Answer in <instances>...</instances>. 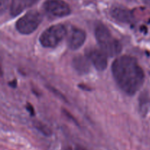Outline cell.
<instances>
[{
  "mask_svg": "<svg viewBox=\"0 0 150 150\" xmlns=\"http://www.w3.org/2000/svg\"><path fill=\"white\" fill-rule=\"evenodd\" d=\"M143 1H144V2L146 3V4H147L148 5L150 6V0H143Z\"/></svg>",
  "mask_w": 150,
  "mask_h": 150,
  "instance_id": "7c38bea8",
  "label": "cell"
},
{
  "mask_svg": "<svg viewBox=\"0 0 150 150\" xmlns=\"http://www.w3.org/2000/svg\"><path fill=\"white\" fill-rule=\"evenodd\" d=\"M42 16L36 10H31L16 22V29L23 35H29L36 30L42 21Z\"/></svg>",
  "mask_w": 150,
  "mask_h": 150,
  "instance_id": "277c9868",
  "label": "cell"
},
{
  "mask_svg": "<svg viewBox=\"0 0 150 150\" xmlns=\"http://www.w3.org/2000/svg\"><path fill=\"white\" fill-rule=\"evenodd\" d=\"M38 1L39 0H12L10 13L13 16H18Z\"/></svg>",
  "mask_w": 150,
  "mask_h": 150,
  "instance_id": "9c48e42d",
  "label": "cell"
},
{
  "mask_svg": "<svg viewBox=\"0 0 150 150\" xmlns=\"http://www.w3.org/2000/svg\"><path fill=\"white\" fill-rule=\"evenodd\" d=\"M90 62L86 57L78 55L73 58V66L74 69L80 74H86L90 69Z\"/></svg>",
  "mask_w": 150,
  "mask_h": 150,
  "instance_id": "30bf717a",
  "label": "cell"
},
{
  "mask_svg": "<svg viewBox=\"0 0 150 150\" xmlns=\"http://www.w3.org/2000/svg\"><path fill=\"white\" fill-rule=\"evenodd\" d=\"M43 8L48 15L54 17H64L71 13L69 4L62 0H46Z\"/></svg>",
  "mask_w": 150,
  "mask_h": 150,
  "instance_id": "5b68a950",
  "label": "cell"
},
{
  "mask_svg": "<svg viewBox=\"0 0 150 150\" xmlns=\"http://www.w3.org/2000/svg\"><path fill=\"white\" fill-rule=\"evenodd\" d=\"M67 33L63 24L52 25L45 29L40 37V43L45 48H54L61 43Z\"/></svg>",
  "mask_w": 150,
  "mask_h": 150,
  "instance_id": "3957f363",
  "label": "cell"
},
{
  "mask_svg": "<svg viewBox=\"0 0 150 150\" xmlns=\"http://www.w3.org/2000/svg\"><path fill=\"white\" fill-rule=\"evenodd\" d=\"M1 12H3L4 8V5L7 4V0H1Z\"/></svg>",
  "mask_w": 150,
  "mask_h": 150,
  "instance_id": "8fae6325",
  "label": "cell"
},
{
  "mask_svg": "<svg viewBox=\"0 0 150 150\" xmlns=\"http://www.w3.org/2000/svg\"><path fill=\"white\" fill-rule=\"evenodd\" d=\"M95 33L100 49L107 56L114 57L121 52V44L113 36L109 29L105 25L98 24L95 28Z\"/></svg>",
  "mask_w": 150,
  "mask_h": 150,
  "instance_id": "7a4b0ae2",
  "label": "cell"
},
{
  "mask_svg": "<svg viewBox=\"0 0 150 150\" xmlns=\"http://www.w3.org/2000/svg\"><path fill=\"white\" fill-rule=\"evenodd\" d=\"M86 32L79 28H73L67 37V45L73 50L79 49L86 41Z\"/></svg>",
  "mask_w": 150,
  "mask_h": 150,
  "instance_id": "52a82bcc",
  "label": "cell"
},
{
  "mask_svg": "<svg viewBox=\"0 0 150 150\" xmlns=\"http://www.w3.org/2000/svg\"><path fill=\"white\" fill-rule=\"evenodd\" d=\"M70 150H71V149H70ZM76 150H85V149H83L81 148V147H77V148L76 149Z\"/></svg>",
  "mask_w": 150,
  "mask_h": 150,
  "instance_id": "4fadbf2b",
  "label": "cell"
},
{
  "mask_svg": "<svg viewBox=\"0 0 150 150\" xmlns=\"http://www.w3.org/2000/svg\"><path fill=\"white\" fill-rule=\"evenodd\" d=\"M111 71L118 86L130 96L137 93L144 82V72L137 60L131 56L123 55L116 59Z\"/></svg>",
  "mask_w": 150,
  "mask_h": 150,
  "instance_id": "6da1fadb",
  "label": "cell"
},
{
  "mask_svg": "<svg viewBox=\"0 0 150 150\" xmlns=\"http://www.w3.org/2000/svg\"><path fill=\"white\" fill-rule=\"evenodd\" d=\"M111 15L114 19L123 23H131L134 20L131 12L124 7H113L111 10Z\"/></svg>",
  "mask_w": 150,
  "mask_h": 150,
  "instance_id": "ba28073f",
  "label": "cell"
},
{
  "mask_svg": "<svg viewBox=\"0 0 150 150\" xmlns=\"http://www.w3.org/2000/svg\"><path fill=\"white\" fill-rule=\"evenodd\" d=\"M86 57L98 71H104L107 68V55L101 49L90 48L86 51Z\"/></svg>",
  "mask_w": 150,
  "mask_h": 150,
  "instance_id": "8992f818",
  "label": "cell"
}]
</instances>
